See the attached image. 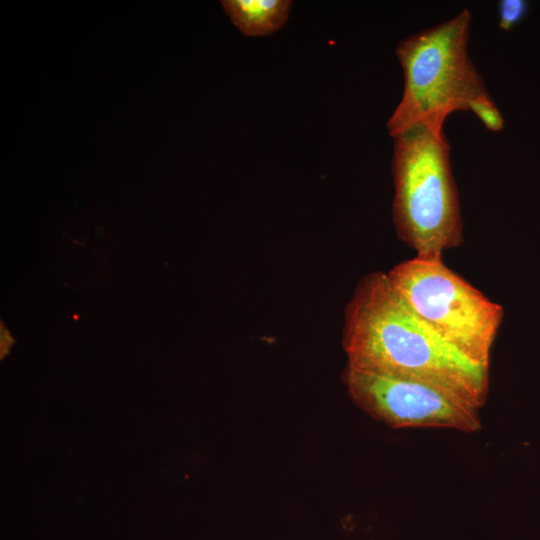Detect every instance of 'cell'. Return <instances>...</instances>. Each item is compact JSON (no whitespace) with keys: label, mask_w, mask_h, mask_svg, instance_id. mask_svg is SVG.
<instances>
[{"label":"cell","mask_w":540,"mask_h":540,"mask_svg":"<svg viewBox=\"0 0 540 540\" xmlns=\"http://www.w3.org/2000/svg\"><path fill=\"white\" fill-rule=\"evenodd\" d=\"M347 365L445 387L479 408L489 389V366L442 339L405 302L387 272L361 277L343 314Z\"/></svg>","instance_id":"obj_1"},{"label":"cell","mask_w":540,"mask_h":540,"mask_svg":"<svg viewBox=\"0 0 540 540\" xmlns=\"http://www.w3.org/2000/svg\"><path fill=\"white\" fill-rule=\"evenodd\" d=\"M392 218L416 255H443L464 242L459 195L443 130L415 125L394 137Z\"/></svg>","instance_id":"obj_2"},{"label":"cell","mask_w":540,"mask_h":540,"mask_svg":"<svg viewBox=\"0 0 540 540\" xmlns=\"http://www.w3.org/2000/svg\"><path fill=\"white\" fill-rule=\"evenodd\" d=\"M472 15L465 8L396 47L404 75L401 100L387 121L391 137L415 125L443 130L446 118L489 93L468 53Z\"/></svg>","instance_id":"obj_3"},{"label":"cell","mask_w":540,"mask_h":540,"mask_svg":"<svg viewBox=\"0 0 540 540\" xmlns=\"http://www.w3.org/2000/svg\"><path fill=\"white\" fill-rule=\"evenodd\" d=\"M387 275L410 308L442 339L489 366L503 307L449 268L442 255H415Z\"/></svg>","instance_id":"obj_4"},{"label":"cell","mask_w":540,"mask_h":540,"mask_svg":"<svg viewBox=\"0 0 540 540\" xmlns=\"http://www.w3.org/2000/svg\"><path fill=\"white\" fill-rule=\"evenodd\" d=\"M342 382L360 409L391 427L480 429L479 407L445 387L347 364Z\"/></svg>","instance_id":"obj_5"},{"label":"cell","mask_w":540,"mask_h":540,"mask_svg":"<svg viewBox=\"0 0 540 540\" xmlns=\"http://www.w3.org/2000/svg\"><path fill=\"white\" fill-rule=\"evenodd\" d=\"M221 5L235 27L249 37L269 36L288 20L290 0H223Z\"/></svg>","instance_id":"obj_6"},{"label":"cell","mask_w":540,"mask_h":540,"mask_svg":"<svg viewBox=\"0 0 540 540\" xmlns=\"http://www.w3.org/2000/svg\"><path fill=\"white\" fill-rule=\"evenodd\" d=\"M468 110L472 111L488 130L499 132L504 128L502 114L489 93L472 100L468 105Z\"/></svg>","instance_id":"obj_7"},{"label":"cell","mask_w":540,"mask_h":540,"mask_svg":"<svg viewBox=\"0 0 540 540\" xmlns=\"http://www.w3.org/2000/svg\"><path fill=\"white\" fill-rule=\"evenodd\" d=\"M528 8L529 4L525 0H500L497 7L499 28L511 30L524 19Z\"/></svg>","instance_id":"obj_8"}]
</instances>
